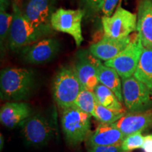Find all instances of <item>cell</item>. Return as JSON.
Wrapping results in <instances>:
<instances>
[{
    "instance_id": "1",
    "label": "cell",
    "mask_w": 152,
    "mask_h": 152,
    "mask_svg": "<svg viewBox=\"0 0 152 152\" xmlns=\"http://www.w3.org/2000/svg\"><path fill=\"white\" fill-rule=\"evenodd\" d=\"M35 77L32 70L23 68H6L0 74L1 99L18 102L27 99L34 90Z\"/></svg>"
},
{
    "instance_id": "2",
    "label": "cell",
    "mask_w": 152,
    "mask_h": 152,
    "mask_svg": "<svg viewBox=\"0 0 152 152\" xmlns=\"http://www.w3.org/2000/svg\"><path fill=\"white\" fill-rule=\"evenodd\" d=\"M11 7L13 22L8 40V47L11 50H20L52 33V28H38L30 23L23 15L18 4L13 3Z\"/></svg>"
},
{
    "instance_id": "3",
    "label": "cell",
    "mask_w": 152,
    "mask_h": 152,
    "mask_svg": "<svg viewBox=\"0 0 152 152\" xmlns=\"http://www.w3.org/2000/svg\"><path fill=\"white\" fill-rule=\"evenodd\" d=\"M83 88L73 65L61 66L53 78V98L61 109L73 106Z\"/></svg>"
},
{
    "instance_id": "4",
    "label": "cell",
    "mask_w": 152,
    "mask_h": 152,
    "mask_svg": "<svg viewBox=\"0 0 152 152\" xmlns=\"http://www.w3.org/2000/svg\"><path fill=\"white\" fill-rule=\"evenodd\" d=\"M61 110V123L66 141L71 145L84 142L90 132L91 115L75 105Z\"/></svg>"
},
{
    "instance_id": "5",
    "label": "cell",
    "mask_w": 152,
    "mask_h": 152,
    "mask_svg": "<svg viewBox=\"0 0 152 152\" xmlns=\"http://www.w3.org/2000/svg\"><path fill=\"white\" fill-rule=\"evenodd\" d=\"M55 132L54 123L39 113L32 115L20 125V132L24 141L33 147L47 144L53 138Z\"/></svg>"
},
{
    "instance_id": "6",
    "label": "cell",
    "mask_w": 152,
    "mask_h": 152,
    "mask_svg": "<svg viewBox=\"0 0 152 152\" xmlns=\"http://www.w3.org/2000/svg\"><path fill=\"white\" fill-rule=\"evenodd\" d=\"M84 16L85 13L82 9L59 8L55 10L52 15L51 26L54 30L71 35L76 46L80 47L84 41L82 30V21Z\"/></svg>"
},
{
    "instance_id": "7",
    "label": "cell",
    "mask_w": 152,
    "mask_h": 152,
    "mask_svg": "<svg viewBox=\"0 0 152 152\" xmlns=\"http://www.w3.org/2000/svg\"><path fill=\"white\" fill-rule=\"evenodd\" d=\"M144 47L137 34L131 42L113 58L104 62V65L113 68L121 78H127L134 75Z\"/></svg>"
},
{
    "instance_id": "8",
    "label": "cell",
    "mask_w": 152,
    "mask_h": 152,
    "mask_svg": "<svg viewBox=\"0 0 152 152\" xmlns=\"http://www.w3.org/2000/svg\"><path fill=\"white\" fill-rule=\"evenodd\" d=\"M102 24L104 35L118 39L125 38L137 30V15L118 6L112 16L102 17Z\"/></svg>"
},
{
    "instance_id": "9",
    "label": "cell",
    "mask_w": 152,
    "mask_h": 152,
    "mask_svg": "<svg viewBox=\"0 0 152 152\" xmlns=\"http://www.w3.org/2000/svg\"><path fill=\"white\" fill-rule=\"evenodd\" d=\"M122 79L125 105L132 112L147 110L152 104V91L134 76Z\"/></svg>"
},
{
    "instance_id": "10",
    "label": "cell",
    "mask_w": 152,
    "mask_h": 152,
    "mask_svg": "<svg viewBox=\"0 0 152 152\" xmlns=\"http://www.w3.org/2000/svg\"><path fill=\"white\" fill-rule=\"evenodd\" d=\"M61 50L59 41L46 37L20 49L24 61L27 64H43L54 59Z\"/></svg>"
},
{
    "instance_id": "11",
    "label": "cell",
    "mask_w": 152,
    "mask_h": 152,
    "mask_svg": "<svg viewBox=\"0 0 152 152\" xmlns=\"http://www.w3.org/2000/svg\"><path fill=\"white\" fill-rule=\"evenodd\" d=\"M55 0H22L20 4L23 15L30 23L38 28H52L51 17Z\"/></svg>"
},
{
    "instance_id": "12",
    "label": "cell",
    "mask_w": 152,
    "mask_h": 152,
    "mask_svg": "<svg viewBox=\"0 0 152 152\" xmlns=\"http://www.w3.org/2000/svg\"><path fill=\"white\" fill-rule=\"evenodd\" d=\"M100 63L101 60L91 54L89 50L80 51L77 54L73 66L84 88L94 91L99 84L98 71Z\"/></svg>"
},
{
    "instance_id": "13",
    "label": "cell",
    "mask_w": 152,
    "mask_h": 152,
    "mask_svg": "<svg viewBox=\"0 0 152 152\" xmlns=\"http://www.w3.org/2000/svg\"><path fill=\"white\" fill-rule=\"evenodd\" d=\"M132 39L131 35L118 39L104 35L99 41L90 45L89 52L98 59L105 62L113 58L122 52Z\"/></svg>"
},
{
    "instance_id": "14",
    "label": "cell",
    "mask_w": 152,
    "mask_h": 152,
    "mask_svg": "<svg viewBox=\"0 0 152 152\" xmlns=\"http://www.w3.org/2000/svg\"><path fill=\"white\" fill-rule=\"evenodd\" d=\"M32 115V109L26 102H8L0 109V121L4 126L12 129L20 125Z\"/></svg>"
},
{
    "instance_id": "15",
    "label": "cell",
    "mask_w": 152,
    "mask_h": 152,
    "mask_svg": "<svg viewBox=\"0 0 152 152\" xmlns=\"http://www.w3.org/2000/svg\"><path fill=\"white\" fill-rule=\"evenodd\" d=\"M126 137L152 128V109L125 113L113 123Z\"/></svg>"
},
{
    "instance_id": "16",
    "label": "cell",
    "mask_w": 152,
    "mask_h": 152,
    "mask_svg": "<svg viewBox=\"0 0 152 152\" xmlns=\"http://www.w3.org/2000/svg\"><path fill=\"white\" fill-rule=\"evenodd\" d=\"M124 134L113 124L100 123L89 138L90 147L116 146L121 147Z\"/></svg>"
},
{
    "instance_id": "17",
    "label": "cell",
    "mask_w": 152,
    "mask_h": 152,
    "mask_svg": "<svg viewBox=\"0 0 152 152\" xmlns=\"http://www.w3.org/2000/svg\"><path fill=\"white\" fill-rule=\"evenodd\" d=\"M137 31L143 46L152 49L151 0H141L139 4Z\"/></svg>"
},
{
    "instance_id": "18",
    "label": "cell",
    "mask_w": 152,
    "mask_h": 152,
    "mask_svg": "<svg viewBox=\"0 0 152 152\" xmlns=\"http://www.w3.org/2000/svg\"><path fill=\"white\" fill-rule=\"evenodd\" d=\"M98 75L99 83L109 88L115 94L120 102H123L122 79L117 71L101 62L99 66Z\"/></svg>"
},
{
    "instance_id": "19",
    "label": "cell",
    "mask_w": 152,
    "mask_h": 152,
    "mask_svg": "<svg viewBox=\"0 0 152 152\" xmlns=\"http://www.w3.org/2000/svg\"><path fill=\"white\" fill-rule=\"evenodd\" d=\"M133 76L152 91V49L144 47Z\"/></svg>"
},
{
    "instance_id": "20",
    "label": "cell",
    "mask_w": 152,
    "mask_h": 152,
    "mask_svg": "<svg viewBox=\"0 0 152 152\" xmlns=\"http://www.w3.org/2000/svg\"><path fill=\"white\" fill-rule=\"evenodd\" d=\"M10 5H12L10 1L0 0V44L1 50L7 43L8 46L9 33L13 22V14L7 11Z\"/></svg>"
},
{
    "instance_id": "21",
    "label": "cell",
    "mask_w": 152,
    "mask_h": 152,
    "mask_svg": "<svg viewBox=\"0 0 152 152\" xmlns=\"http://www.w3.org/2000/svg\"><path fill=\"white\" fill-rule=\"evenodd\" d=\"M94 92L96 94L99 103L104 107L113 111H125L123 109L122 104L115 96V94L105 85L99 83L95 88Z\"/></svg>"
},
{
    "instance_id": "22",
    "label": "cell",
    "mask_w": 152,
    "mask_h": 152,
    "mask_svg": "<svg viewBox=\"0 0 152 152\" xmlns=\"http://www.w3.org/2000/svg\"><path fill=\"white\" fill-rule=\"evenodd\" d=\"M98 100L94 91L83 88L76 99L74 105L83 111L95 117V109Z\"/></svg>"
},
{
    "instance_id": "23",
    "label": "cell",
    "mask_w": 152,
    "mask_h": 152,
    "mask_svg": "<svg viewBox=\"0 0 152 152\" xmlns=\"http://www.w3.org/2000/svg\"><path fill=\"white\" fill-rule=\"evenodd\" d=\"M125 114V111H116L104 107L97 102L95 109L94 118L99 121L101 123L113 124L117 122Z\"/></svg>"
},
{
    "instance_id": "24",
    "label": "cell",
    "mask_w": 152,
    "mask_h": 152,
    "mask_svg": "<svg viewBox=\"0 0 152 152\" xmlns=\"http://www.w3.org/2000/svg\"><path fill=\"white\" fill-rule=\"evenodd\" d=\"M142 132H134L125 137L121 144L123 151H130L134 149H141L144 140V136Z\"/></svg>"
},
{
    "instance_id": "25",
    "label": "cell",
    "mask_w": 152,
    "mask_h": 152,
    "mask_svg": "<svg viewBox=\"0 0 152 152\" xmlns=\"http://www.w3.org/2000/svg\"><path fill=\"white\" fill-rule=\"evenodd\" d=\"M105 0H80L82 9L85 11V16H93L102 11Z\"/></svg>"
},
{
    "instance_id": "26",
    "label": "cell",
    "mask_w": 152,
    "mask_h": 152,
    "mask_svg": "<svg viewBox=\"0 0 152 152\" xmlns=\"http://www.w3.org/2000/svg\"><path fill=\"white\" fill-rule=\"evenodd\" d=\"M120 1H121V0H105L102 10L104 16H112Z\"/></svg>"
},
{
    "instance_id": "27",
    "label": "cell",
    "mask_w": 152,
    "mask_h": 152,
    "mask_svg": "<svg viewBox=\"0 0 152 152\" xmlns=\"http://www.w3.org/2000/svg\"><path fill=\"white\" fill-rule=\"evenodd\" d=\"M121 147L116 146H96L90 147L87 152H123Z\"/></svg>"
},
{
    "instance_id": "28",
    "label": "cell",
    "mask_w": 152,
    "mask_h": 152,
    "mask_svg": "<svg viewBox=\"0 0 152 152\" xmlns=\"http://www.w3.org/2000/svg\"><path fill=\"white\" fill-rule=\"evenodd\" d=\"M142 149L144 152H152V134L144 136V140Z\"/></svg>"
},
{
    "instance_id": "29",
    "label": "cell",
    "mask_w": 152,
    "mask_h": 152,
    "mask_svg": "<svg viewBox=\"0 0 152 152\" xmlns=\"http://www.w3.org/2000/svg\"><path fill=\"white\" fill-rule=\"evenodd\" d=\"M4 140L2 134H0V149H1V151L4 148Z\"/></svg>"
},
{
    "instance_id": "30",
    "label": "cell",
    "mask_w": 152,
    "mask_h": 152,
    "mask_svg": "<svg viewBox=\"0 0 152 152\" xmlns=\"http://www.w3.org/2000/svg\"><path fill=\"white\" fill-rule=\"evenodd\" d=\"M7 1H10V2H11V3H16V4H18L20 6V3H21V1H22V0H7Z\"/></svg>"
},
{
    "instance_id": "31",
    "label": "cell",
    "mask_w": 152,
    "mask_h": 152,
    "mask_svg": "<svg viewBox=\"0 0 152 152\" xmlns=\"http://www.w3.org/2000/svg\"><path fill=\"white\" fill-rule=\"evenodd\" d=\"M123 152H130V151H123Z\"/></svg>"
},
{
    "instance_id": "32",
    "label": "cell",
    "mask_w": 152,
    "mask_h": 152,
    "mask_svg": "<svg viewBox=\"0 0 152 152\" xmlns=\"http://www.w3.org/2000/svg\"><path fill=\"white\" fill-rule=\"evenodd\" d=\"M151 1H152V0H151Z\"/></svg>"
}]
</instances>
